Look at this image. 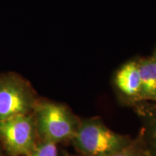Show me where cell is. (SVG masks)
I'll return each mask as SVG.
<instances>
[{
	"label": "cell",
	"instance_id": "obj_1",
	"mask_svg": "<svg viewBox=\"0 0 156 156\" xmlns=\"http://www.w3.org/2000/svg\"><path fill=\"white\" fill-rule=\"evenodd\" d=\"M36 103L30 85L18 74L0 75V121L29 114Z\"/></svg>",
	"mask_w": 156,
	"mask_h": 156
},
{
	"label": "cell",
	"instance_id": "obj_2",
	"mask_svg": "<svg viewBox=\"0 0 156 156\" xmlns=\"http://www.w3.org/2000/svg\"><path fill=\"white\" fill-rule=\"evenodd\" d=\"M36 130L42 140L58 142L73 138L76 129L73 117L62 105L36 103L34 108Z\"/></svg>",
	"mask_w": 156,
	"mask_h": 156
},
{
	"label": "cell",
	"instance_id": "obj_3",
	"mask_svg": "<svg viewBox=\"0 0 156 156\" xmlns=\"http://www.w3.org/2000/svg\"><path fill=\"white\" fill-rule=\"evenodd\" d=\"M75 144L87 156H106L126 147V140L100 122L83 123L73 136Z\"/></svg>",
	"mask_w": 156,
	"mask_h": 156
},
{
	"label": "cell",
	"instance_id": "obj_4",
	"mask_svg": "<svg viewBox=\"0 0 156 156\" xmlns=\"http://www.w3.org/2000/svg\"><path fill=\"white\" fill-rule=\"evenodd\" d=\"M36 123L30 114L0 121V142L11 156L26 155L36 145Z\"/></svg>",
	"mask_w": 156,
	"mask_h": 156
},
{
	"label": "cell",
	"instance_id": "obj_5",
	"mask_svg": "<svg viewBox=\"0 0 156 156\" xmlns=\"http://www.w3.org/2000/svg\"><path fill=\"white\" fill-rule=\"evenodd\" d=\"M115 83L117 87L128 96L140 94L141 82L137 62H130L117 72Z\"/></svg>",
	"mask_w": 156,
	"mask_h": 156
},
{
	"label": "cell",
	"instance_id": "obj_6",
	"mask_svg": "<svg viewBox=\"0 0 156 156\" xmlns=\"http://www.w3.org/2000/svg\"><path fill=\"white\" fill-rule=\"evenodd\" d=\"M141 82L140 95L147 99H156V59H143L138 63Z\"/></svg>",
	"mask_w": 156,
	"mask_h": 156
},
{
	"label": "cell",
	"instance_id": "obj_7",
	"mask_svg": "<svg viewBox=\"0 0 156 156\" xmlns=\"http://www.w3.org/2000/svg\"><path fill=\"white\" fill-rule=\"evenodd\" d=\"M25 156H58L56 143L46 140L36 143V145Z\"/></svg>",
	"mask_w": 156,
	"mask_h": 156
},
{
	"label": "cell",
	"instance_id": "obj_8",
	"mask_svg": "<svg viewBox=\"0 0 156 156\" xmlns=\"http://www.w3.org/2000/svg\"><path fill=\"white\" fill-rule=\"evenodd\" d=\"M106 156H134L132 150L129 148V147H125L120 151L115 152V153H111Z\"/></svg>",
	"mask_w": 156,
	"mask_h": 156
},
{
	"label": "cell",
	"instance_id": "obj_9",
	"mask_svg": "<svg viewBox=\"0 0 156 156\" xmlns=\"http://www.w3.org/2000/svg\"><path fill=\"white\" fill-rule=\"evenodd\" d=\"M151 139H152V142H153L154 147L156 148V122L153 126V128H152Z\"/></svg>",
	"mask_w": 156,
	"mask_h": 156
},
{
	"label": "cell",
	"instance_id": "obj_10",
	"mask_svg": "<svg viewBox=\"0 0 156 156\" xmlns=\"http://www.w3.org/2000/svg\"><path fill=\"white\" fill-rule=\"evenodd\" d=\"M155 59H156V55H155Z\"/></svg>",
	"mask_w": 156,
	"mask_h": 156
},
{
	"label": "cell",
	"instance_id": "obj_11",
	"mask_svg": "<svg viewBox=\"0 0 156 156\" xmlns=\"http://www.w3.org/2000/svg\"><path fill=\"white\" fill-rule=\"evenodd\" d=\"M0 156H1V154H0Z\"/></svg>",
	"mask_w": 156,
	"mask_h": 156
}]
</instances>
